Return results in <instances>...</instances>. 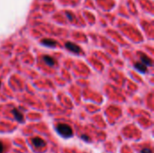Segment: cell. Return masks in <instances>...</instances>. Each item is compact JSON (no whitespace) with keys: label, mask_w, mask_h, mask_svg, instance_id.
<instances>
[{"label":"cell","mask_w":154,"mask_h":153,"mask_svg":"<svg viewBox=\"0 0 154 153\" xmlns=\"http://www.w3.org/2000/svg\"><path fill=\"white\" fill-rule=\"evenodd\" d=\"M57 131L61 136H63L65 138H69L73 135V132H72V129L70 128V126L68 124H60L57 126Z\"/></svg>","instance_id":"1"},{"label":"cell","mask_w":154,"mask_h":153,"mask_svg":"<svg viewBox=\"0 0 154 153\" xmlns=\"http://www.w3.org/2000/svg\"><path fill=\"white\" fill-rule=\"evenodd\" d=\"M65 47L68 49V50H69L70 51H72V52H75V53H79L80 52V48H79V46H78L77 44H75V43H72V42H66L65 43Z\"/></svg>","instance_id":"2"},{"label":"cell","mask_w":154,"mask_h":153,"mask_svg":"<svg viewBox=\"0 0 154 153\" xmlns=\"http://www.w3.org/2000/svg\"><path fill=\"white\" fill-rule=\"evenodd\" d=\"M32 144L35 146V147H44L45 146V142H44V141L42 140V139H41V138H38V137H36V138H33L32 140Z\"/></svg>","instance_id":"3"},{"label":"cell","mask_w":154,"mask_h":153,"mask_svg":"<svg viewBox=\"0 0 154 153\" xmlns=\"http://www.w3.org/2000/svg\"><path fill=\"white\" fill-rule=\"evenodd\" d=\"M42 44L47 46V47H55L57 45L56 41L51 40V39H44L42 41Z\"/></svg>","instance_id":"4"},{"label":"cell","mask_w":154,"mask_h":153,"mask_svg":"<svg viewBox=\"0 0 154 153\" xmlns=\"http://www.w3.org/2000/svg\"><path fill=\"white\" fill-rule=\"evenodd\" d=\"M42 59H43V61H44L47 65H49V66H54V65H55V60H54V59H53L52 57L48 56V55H44V56L42 57Z\"/></svg>","instance_id":"5"},{"label":"cell","mask_w":154,"mask_h":153,"mask_svg":"<svg viewBox=\"0 0 154 153\" xmlns=\"http://www.w3.org/2000/svg\"><path fill=\"white\" fill-rule=\"evenodd\" d=\"M13 114H14V118H15L18 122L22 123V122L23 121V114H22L18 109H14V110H13Z\"/></svg>","instance_id":"6"},{"label":"cell","mask_w":154,"mask_h":153,"mask_svg":"<svg viewBox=\"0 0 154 153\" xmlns=\"http://www.w3.org/2000/svg\"><path fill=\"white\" fill-rule=\"evenodd\" d=\"M141 60H142L143 63H144V66H152V60L144 54H141Z\"/></svg>","instance_id":"7"},{"label":"cell","mask_w":154,"mask_h":153,"mask_svg":"<svg viewBox=\"0 0 154 153\" xmlns=\"http://www.w3.org/2000/svg\"><path fill=\"white\" fill-rule=\"evenodd\" d=\"M134 67H135V69H136L137 70H139V71L142 72V73H145L146 70H147L146 66H144L143 63H140V62H136V63L134 64Z\"/></svg>","instance_id":"8"},{"label":"cell","mask_w":154,"mask_h":153,"mask_svg":"<svg viewBox=\"0 0 154 153\" xmlns=\"http://www.w3.org/2000/svg\"><path fill=\"white\" fill-rule=\"evenodd\" d=\"M141 153H152V150H151V149H149V148H145V149L142 150Z\"/></svg>","instance_id":"9"},{"label":"cell","mask_w":154,"mask_h":153,"mask_svg":"<svg viewBox=\"0 0 154 153\" xmlns=\"http://www.w3.org/2000/svg\"><path fill=\"white\" fill-rule=\"evenodd\" d=\"M81 139L84 140V141H86V142H90L89 136H88V135H82L81 136Z\"/></svg>","instance_id":"10"},{"label":"cell","mask_w":154,"mask_h":153,"mask_svg":"<svg viewBox=\"0 0 154 153\" xmlns=\"http://www.w3.org/2000/svg\"><path fill=\"white\" fill-rule=\"evenodd\" d=\"M66 15L69 17V19L70 21H72V20H73V15H72L69 12H66Z\"/></svg>","instance_id":"11"},{"label":"cell","mask_w":154,"mask_h":153,"mask_svg":"<svg viewBox=\"0 0 154 153\" xmlns=\"http://www.w3.org/2000/svg\"><path fill=\"white\" fill-rule=\"evenodd\" d=\"M3 152H4V145H3V143L0 142V153Z\"/></svg>","instance_id":"12"},{"label":"cell","mask_w":154,"mask_h":153,"mask_svg":"<svg viewBox=\"0 0 154 153\" xmlns=\"http://www.w3.org/2000/svg\"><path fill=\"white\" fill-rule=\"evenodd\" d=\"M0 85H1V83H0Z\"/></svg>","instance_id":"13"}]
</instances>
